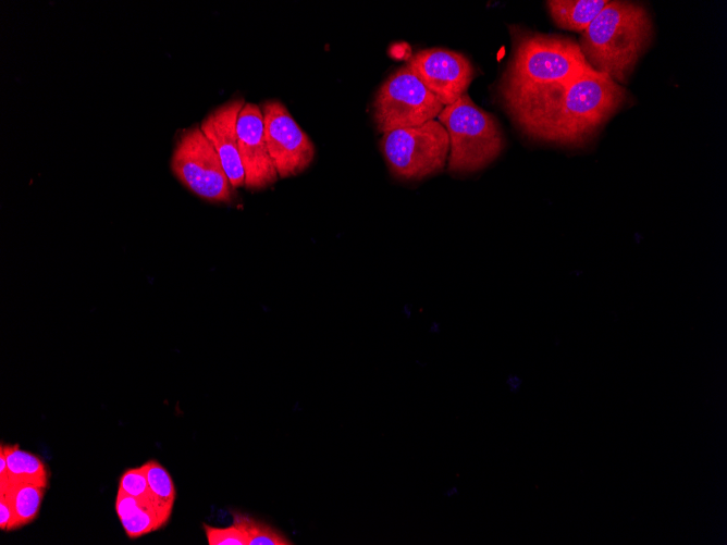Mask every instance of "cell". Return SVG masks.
I'll return each mask as SVG.
<instances>
[{"label":"cell","mask_w":727,"mask_h":545,"mask_svg":"<svg viewBox=\"0 0 727 545\" xmlns=\"http://www.w3.org/2000/svg\"><path fill=\"white\" fill-rule=\"evenodd\" d=\"M501 99L514 123L529 137L580 146L625 106L628 95L608 75L591 67L570 79Z\"/></svg>","instance_id":"obj_1"},{"label":"cell","mask_w":727,"mask_h":545,"mask_svg":"<svg viewBox=\"0 0 727 545\" xmlns=\"http://www.w3.org/2000/svg\"><path fill=\"white\" fill-rule=\"evenodd\" d=\"M648 10L630 1H608L582 32L579 47L588 63L618 83H626L652 40Z\"/></svg>","instance_id":"obj_2"},{"label":"cell","mask_w":727,"mask_h":545,"mask_svg":"<svg viewBox=\"0 0 727 545\" xmlns=\"http://www.w3.org/2000/svg\"><path fill=\"white\" fill-rule=\"evenodd\" d=\"M512 54L498 85L501 97L579 76L592 66L579 44L519 25L509 26Z\"/></svg>","instance_id":"obj_3"},{"label":"cell","mask_w":727,"mask_h":545,"mask_svg":"<svg viewBox=\"0 0 727 545\" xmlns=\"http://www.w3.org/2000/svg\"><path fill=\"white\" fill-rule=\"evenodd\" d=\"M439 122L448 134V170L471 173L488 166L502 152L505 140L495 116L464 94L443 108Z\"/></svg>","instance_id":"obj_4"},{"label":"cell","mask_w":727,"mask_h":545,"mask_svg":"<svg viewBox=\"0 0 727 545\" xmlns=\"http://www.w3.org/2000/svg\"><path fill=\"white\" fill-rule=\"evenodd\" d=\"M380 147L391 174L418 181L442 171L449 152L448 134L435 120L382 135Z\"/></svg>","instance_id":"obj_5"},{"label":"cell","mask_w":727,"mask_h":545,"mask_svg":"<svg viewBox=\"0 0 727 545\" xmlns=\"http://www.w3.org/2000/svg\"><path fill=\"white\" fill-rule=\"evenodd\" d=\"M175 177L192 193L210 202L230 203L234 188L213 146L199 125L180 135L171 157Z\"/></svg>","instance_id":"obj_6"},{"label":"cell","mask_w":727,"mask_h":545,"mask_svg":"<svg viewBox=\"0 0 727 545\" xmlns=\"http://www.w3.org/2000/svg\"><path fill=\"white\" fill-rule=\"evenodd\" d=\"M444 106L405 64L381 85L373 101V120L381 134L434 120Z\"/></svg>","instance_id":"obj_7"},{"label":"cell","mask_w":727,"mask_h":545,"mask_svg":"<svg viewBox=\"0 0 727 545\" xmlns=\"http://www.w3.org/2000/svg\"><path fill=\"white\" fill-rule=\"evenodd\" d=\"M260 109L268 150L279 178H287L304 172L311 164L316 153L309 136L280 100H267Z\"/></svg>","instance_id":"obj_8"},{"label":"cell","mask_w":727,"mask_h":545,"mask_svg":"<svg viewBox=\"0 0 727 545\" xmlns=\"http://www.w3.org/2000/svg\"><path fill=\"white\" fill-rule=\"evenodd\" d=\"M406 64L444 107L466 94L476 75L463 53L446 48L420 50Z\"/></svg>","instance_id":"obj_9"},{"label":"cell","mask_w":727,"mask_h":545,"mask_svg":"<svg viewBox=\"0 0 727 545\" xmlns=\"http://www.w3.org/2000/svg\"><path fill=\"white\" fill-rule=\"evenodd\" d=\"M238 152L245 173V184L249 189H263L279 178L270 157L263 126V115L259 106L245 102L236 125Z\"/></svg>","instance_id":"obj_10"},{"label":"cell","mask_w":727,"mask_h":545,"mask_svg":"<svg viewBox=\"0 0 727 545\" xmlns=\"http://www.w3.org/2000/svg\"><path fill=\"white\" fill-rule=\"evenodd\" d=\"M244 104L243 98L231 99L209 112L199 125L219 154L234 189L245 184L236 132L237 119Z\"/></svg>","instance_id":"obj_11"},{"label":"cell","mask_w":727,"mask_h":545,"mask_svg":"<svg viewBox=\"0 0 727 545\" xmlns=\"http://www.w3.org/2000/svg\"><path fill=\"white\" fill-rule=\"evenodd\" d=\"M173 507L157 498H139L118 491L115 511L130 538L156 531L167 524Z\"/></svg>","instance_id":"obj_12"},{"label":"cell","mask_w":727,"mask_h":545,"mask_svg":"<svg viewBox=\"0 0 727 545\" xmlns=\"http://www.w3.org/2000/svg\"><path fill=\"white\" fill-rule=\"evenodd\" d=\"M608 3L606 0H549L553 22L560 28L582 33Z\"/></svg>","instance_id":"obj_13"},{"label":"cell","mask_w":727,"mask_h":545,"mask_svg":"<svg viewBox=\"0 0 727 545\" xmlns=\"http://www.w3.org/2000/svg\"><path fill=\"white\" fill-rule=\"evenodd\" d=\"M46 487L32 483L7 482L0 484V498L12 507L16 529L34 521L40 510Z\"/></svg>","instance_id":"obj_14"},{"label":"cell","mask_w":727,"mask_h":545,"mask_svg":"<svg viewBox=\"0 0 727 545\" xmlns=\"http://www.w3.org/2000/svg\"><path fill=\"white\" fill-rule=\"evenodd\" d=\"M1 448L7 457L8 476L0 481V484L7 482L32 483L47 488L49 472L38 456L22 450L19 445H1Z\"/></svg>","instance_id":"obj_15"},{"label":"cell","mask_w":727,"mask_h":545,"mask_svg":"<svg viewBox=\"0 0 727 545\" xmlns=\"http://www.w3.org/2000/svg\"><path fill=\"white\" fill-rule=\"evenodd\" d=\"M233 524L239 528L248 545H292L294 544L281 531L246 513L233 512Z\"/></svg>","instance_id":"obj_16"},{"label":"cell","mask_w":727,"mask_h":545,"mask_svg":"<svg viewBox=\"0 0 727 545\" xmlns=\"http://www.w3.org/2000/svg\"><path fill=\"white\" fill-rule=\"evenodd\" d=\"M144 465L148 485L153 496L163 504L173 507L176 491L168 470L156 460H149Z\"/></svg>","instance_id":"obj_17"},{"label":"cell","mask_w":727,"mask_h":545,"mask_svg":"<svg viewBox=\"0 0 727 545\" xmlns=\"http://www.w3.org/2000/svg\"><path fill=\"white\" fill-rule=\"evenodd\" d=\"M119 491L134 497L156 498L148 485L145 465L126 470L120 479Z\"/></svg>","instance_id":"obj_18"},{"label":"cell","mask_w":727,"mask_h":545,"mask_svg":"<svg viewBox=\"0 0 727 545\" xmlns=\"http://www.w3.org/2000/svg\"><path fill=\"white\" fill-rule=\"evenodd\" d=\"M202 528L209 545H248L244 532L235 524L215 528L204 523Z\"/></svg>","instance_id":"obj_19"},{"label":"cell","mask_w":727,"mask_h":545,"mask_svg":"<svg viewBox=\"0 0 727 545\" xmlns=\"http://www.w3.org/2000/svg\"><path fill=\"white\" fill-rule=\"evenodd\" d=\"M0 529L2 531L16 529V519L13 509L3 498H0Z\"/></svg>","instance_id":"obj_20"},{"label":"cell","mask_w":727,"mask_h":545,"mask_svg":"<svg viewBox=\"0 0 727 545\" xmlns=\"http://www.w3.org/2000/svg\"><path fill=\"white\" fill-rule=\"evenodd\" d=\"M8 476V465L7 457L2 448H0V481L5 480Z\"/></svg>","instance_id":"obj_21"},{"label":"cell","mask_w":727,"mask_h":545,"mask_svg":"<svg viewBox=\"0 0 727 545\" xmlns=\"http://www.w3.org/2000/svg\"><path fill=\"white\" fill-rule=\"evenodd\" d=\"M443 494L446 498H453L459 494V488L457 485H451L444 491Z\"/></svg>","instance_id":"obj_22"}]
</instances>
